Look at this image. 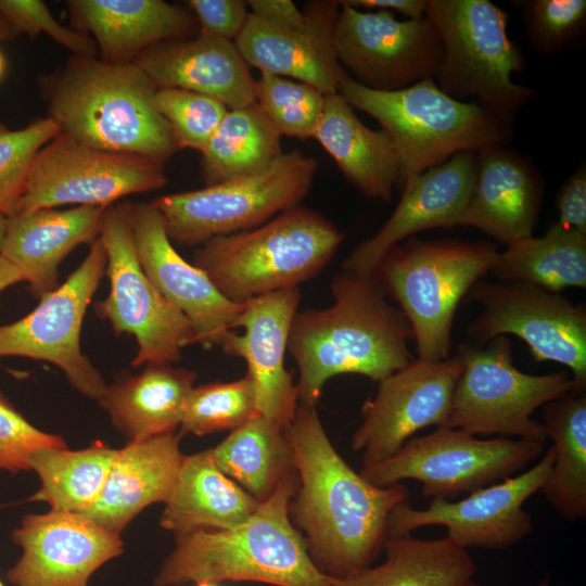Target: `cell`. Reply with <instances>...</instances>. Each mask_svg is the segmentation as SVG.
<instances>
[{
	"instance_id": "46",
	"label": "cell",
	"mask_w": 586,
	"mask_h": 586,
	"mask_svg": "<svg viewBox=\"0 0 586 586\" xmlns=\"http://www.w3.org/2000/svg\"><path fill=\"white\" fill-rule=\"evenodd\" d=\"M555 206L557 224L586 234V167L581 164L560 186Z\"/></svg>"
},
{
	"instance_id": "17",
	"label": "cell",
	"mask_w": 586,
	"mask_h": 586,
	"mask_svg": "<svg viewBox=\"0 0 586 586\" xmlns=\"http://www.w3.org/2000/svg\"><path fill=\"white\" fill-rule=\"evenodd\" d=\"M553 462L551 446L530 469L451 501L434 498L424 509L409 501L391 513L388 536L411 534L429 525L446 527L447 536L469 550H502L520 543L533 528L524 502L540 491Z\"/></svg>"
},
{
	"instance_id": "39",
	"label": "cell",
	"mask_w": 586,
	"mask_h": 586,
	"mask_svg": "<svg viewBox=\"0 0 586 586\" xmlns=\"http://www.w3.org/2000/svg\"><path fill=\"white\" fill-rule=\"evenodd\" d=\"M255 103L280 136L313 138L324 106V95L306 82L260 73L255 79Z\"/></svg>"
},
{
	"instance_id": "37",
	"label": "cell",
	"mask_w": 586,
	"mask_h": 586,
	"mask_svg": "<svg viewBox=\"0 0 586 586\" xmlns=\"http://www.w3.org/2000/svg\"><path fill=\"white\" fill-rule=\"evenodd\" d=\"M280 137L256 103L229 110L201 152L205 186L264 170L283 153Z\"/></svg>"
},
{
	"instance_id": "25",
	"label": "cell",
	"mask_w": 586,
	"mask_h": 586,
	"mask_svg": "<svg viewBox=\"0 0 586 586\" xmlns=\"http://www.w3.org/2000/svg\"><path fill=\"white\" fill-rule=\"evenodd\" d=\"M136 63L158 88H180L225 104L229 110L255 103V78L234 41L199 34L157 43Z\"/></svg>"
},
{
	"instance_id": "33",
	"label": "cell",
	"mask_w": 586,
	"mask_h": 586,
	"mask_svg": "<svg viewBox=\"0 0 586 586\" xmlns=\"http://www.w3.org/2000/svg\"><path fill=\"white\" fill-rule=\"evenodd\" d=\"M546 438L551 440L553 462L540 492L564 520L586 518V394L573 390L544 405Z\"/></svg>"
},
{
	"instance_id": "3",
	"label": "cell",
	"mask_w": 586,
	"mask_h": 586,
	"mask_svg": "<svg viewBox=\"0 0 586 586\" xmlns=\"http://www.w3.org/2000/svg\"><path fill=\"white\" fill-rule=\"evenodd\" d=\"M38 86L60 133L82 144L164 164L178 150L155 105L157 87L136 62L72 55Z\"/></svg>"
},
{
	"instance_id": "13",
	"label": "cell",
	"mask_w": 586,
	"mask_h": 586,
	"mask_svg": "<svg viewBox=\"0 0 586 586\" xmlns=\"http://www.w3.org/2000/svg\"><path fill=\"white\" fill-rule=\"evenodd\" d=\"M166 183L164 163L92 148L59 132L37 153L20 211L107 207L131 194L161 190Z\"/></svg>"
},
{
	"instance_id": "55",
	"label": "cell",
	"mask_w": 586,
	"mask_h": 586,
	"mask_svg": "<svg viewBox=\"0 0 586 586\" xmlns=\"http://www.w3.org/2000/svg\"><path fill=\"white\" fill-rule=\"evenodd\" d=\"M464 586H483V585L477 584V583H475V582H473V581H470V582H468Z\"/></svg>"
},
{
	"instance_id": "31",
	"label": "cell",
	"mask_w": 586,
	"mask_h": 586,
	"mask_svg": "<svg viewBox=\"0 0 586 586\" xmlns=\"http://www.w3.org/2000/svg\"><path fill=\"white\" fill-rule=\"evenodd\" d=\"M195 378L171 364H146L139 374L107 385L98 403L129 442L142 441L176 431Z\"/></svg>"
},
{
	"instance_id": "52",
	"label": "cell",
	"mask_w": 586,
	"mask_h": 586,
	"mask_svg": "<svg viewBox=\"0 0 586 586\" xmlns=\"http://www.w3.org/2000/svg\"><path fill=\"white\" fill-rule=\"evenodd\" d=\"M7 227V216L0 214V240L2 239Z\"/></svg>"
},
{
	"instance_id": "38",
	"label": "cell",
	"mask_w": 586,
	"mask_h": 586,
	"mask_svg": "<svg viewBox=\"0 0 586 586\" xmlns=\"http://www.w3.org/2000/svg\"><path fill=\"white\" fill-rule=\"evenodd\" d=\"M258 413L252 378L193 386L187 398L180 431L198 436L233 431Z\"/></svg>"
},
{
	"instance_id": "43",
	"label": "cell",
	"mask_w": 586,
	"mask_h": 586,
	"mask_svg": "<svg viewBox=\"0 0 586 586\" xmlns=\"http://www.w3.org/2000/svg\"><path fill=\"white\" fill-rule=\"evenodd\" d=\"M0 14L16 35L25 34L36 38L46 34L73 55L98 56L93 39L61 24L41 0H0Z\"/></svg>"
},
{
	"instance_id": "41",
	"label": "cell",
	"mask_w": 586,
	"mask_h": 586,
	"mask_svg": "<svg viewBox=\"0 0 586 586\" xmlns=\"http://www.w3.org/2000/svg\"><path fill=\"white\" fill-rule=\"evenodd\" d=\"M528 42L551 56L579 44L586 29L585 0L518 1Z\"/></svg>"
},
{
	"instance_id": "21",
	"label": "cell",
	"mask_w": 586,
	"mask_h": 586,
	"mask_svg": "<svg viewBox=\"0 0 586 586\" xmlns=\"http://www.w3.org/2000/svg\"><path fill=\"white\" fill-rule=\"evenodd\" d=\"M300 301L298 286L247 300L233 323V329L243 328L244 333L229 331L219 346L226 355L245 360L258 413L282 429L289 426L298 405L284 356Z\"/></svg>"
},
{
	"instance_id": "20",
	"label": "cell",
	"mask_w": 586,
	"mask_h": 586,
	"mask_svg": "<svg viewBox=\"0 0 586 586\" xmlns=\"http://www.w3.org/2000/svg\"><path fill=\"white\" fill-rule=\"evenodd\" d=\"M131 226L139 263L158 292L191 322L195 343L220 346L242 310L226 298L207 275L186 262L167 234L164 218L151 202L132 204Z\"/></svg>"
},
{
	"instance_id": "23",
	"label": "cell",
	"mask_w": 586,
	"mask_h": 586,
	"mask_svg": "<svg viewBox=\"0 0 586 586\" xmlns=\"http://www.w3.org/2000/svg\"><path fill=\"white\" fill-rule=\"evenodd\" d=\"M340 8L335 0L308 1L307 22L297 28L279 27L250 13L234 43L247 65L259 73L306 82L323 94L336 93L346 75L333 42Z\"/></svg>"
},
{
	"instance_id": "12",
	"label": "cell",
	"mask_w": 586,
	"mask_h": 586,
	"mask_svg": "<svg viewBox=\"0 0 586 586\" xmlns=\"http://www.w3.org/2000/svg\"><path fill=\"white\" fill-rule=\"evenodd\" d=\"M131 207L130 201L123 200L104 211L99 239L106 254L110 292L94 310L117 335L135 336L138 352L132 367L173 364L186 346L195 343L193 327L143 271L133 242Z\"/></svg>"
},
{
	"instance_id": "7",
	"label": "cell",
	"mask_w": 586,
	"mask_h": 586,
	"mask_svg": "<svg viewBox=\"0 0 586 586\" xmlns=\"http://www.w3.org/2000/svg\"><path fill=\"white\" fill-rule=\"evenodd\" d=\"M498 255L489 242L413 238L385 254L372 275L408 319L419 359L449 357L456 310Z\"/></svg>"
},
{
	"instance_id": "40",
	"label": "cell",
	"mask_w": 586,
	"mask_h": 586,
	"mask_svg": "<svg viewBox=\"0 0 586 586\" xmlns=\"http://www.w3.org/2000/svg\"><path fill=\"white\" fill-rule=\"evenodd\" d=\"M60 129L49 116L20 129L0 122V214L11 216L21 208L31 164Z\"/></svg>"
},
{
	"instance_id": "42",
	"label": "cell",
	"mask_w": 586,
	"mask_h": 586,
	"mask_svg": "<svg viewBox=\"0 0 586 586\" xmlns=\"http://www.w3.org/2000/svg\"><path fill=\"white\" fill-rule=\"evenodd\" d=\"M155 105L169 125L178 149L200 153L229 111L216 99L180 88H158Z\"/></svg>"
},
{
	"instance_id": "29",
	"label": "cell",
	"mask_w": 586,
	"mask_h": 586,
	"mask_svg": "<svg viewBox=\"0 0 586 586\" xmlns=\"http://www.w3.org/2000/svg\"><path fill=\"white\" fill-rule=\"evenodd\" d=\"M313 138L358 191L371 199H392L400 179V161L393 139L382 128L367 127L337 92L324 95Z\"/></svg>"
},
{
	"instance_id": "8",
	"label": "cell",
	"mask_w": 586,
	"mask_h": 586,
	"mask_svg": "<svg viewBox=\"0 0 586 586\" xmlns=\"http://www.w3.org/2000/svg\"><path fill=\"white\" fill-rule=\"evenodd\" d=\"M425 16L443 46L438 88L513 123L536 90L512 79L525 61L507 34L506 12L488 0H429Z\"/></svg>"
},
{
	"instance_id": "54",
	"label": "cell",
	"mask_w": 586,
	"mask_h": 586,
	"mask_svg": "<svg viewBox=\"0 0 586 586\" xmlns=\"http://www.w3.org/2000/svg\"><path fill=\"white\" fill-rule=\"evenodd\" d=\"M193 586H219V585H218V583L202 581V582L194 583Z\"/></svg>"
},
{
	"instance_id": "50",
	"label": "cell",
	"mask_w": 586,
	"mask_h": 586,
	"mask_svg": "<svg viewBox=\"0 0 586 586\" xmlns=\"http://www.w3.org/2000/svg\"><path fill=\"white\" fill-rule=\"evenodd\" d=\"M16 33L5 21V18L0 14V40H9L16 37Z\"/></svg>"
},
{
	"instance_id": "11",
	"label": "cell",
	"mask_w": 586,
	"mask_h": 586,
	"mask_svg": "<svg viewBox=\"0 0 586 586\" xmlns=\"http://www.w3.org/2000/svg\"><path fill=\"white\" fill-rule=\"evenodd\" d=\"M545 443L523 438H477L460 429L438 426L412 436L393 456L359 473L369 483L386 487L415 480L422 494L453 499L500 482L538 458Z\"/></svg>"
},
{
	"instance_id": "32",
	"label": "cell",
	"mask_w": 586,
	"mask_h": 586,
	"mask_svg": "<svg viewBox=\"0 0 586 586\" xmlns=\"http://www.w3.org/2000/svg\"><path fill=\"white\" fill-rule=\"evenodd\" d=\"M383 549L382 564L335 578V586H464L475 573L469 550L447 535L436 539L392 535Z\"/></svg>"
},
{
	"instance_id": "53",
	"label": "cell",
	"mask_w": 586,
	"mask_h": 586,
	"mask_svg": "<svg viewBox=\"0 0 586 586\" xmlns=\"http://www.w3.org/2000/svg\"><path fill=\"white\" fill-rule=\"evenodd\" d=\"M5 67H7L5 59H4L3 54H2V52L0 51V80L4 76Z\"/></svg>"
},
{
	"instance_id": "48",
	"label": "cell",
	"mask_w": 586,
	"mask_h": 586,
	"mask_svg": "<svg viewBox=\"0 0 586 586\" xmlns=\"http://www.w3.org/2000/svg\"><path fill=\"white\" fill-rule=\"evenodd\" d=\"M344 3L357 8L397 12L407 18H421L425 16L429 0H345Z\"/></svg>"
},
{
	"instance_id": "5",
	"label": "cell",
	"mask_w": 586,
	"mask_h": 586,
	"mask_svg": "<svg viewBox=\"0 0 586 586\" xmlns=\"http://www.w3.org/2000/svg\"><path fill=\"white\" fill-rule=\"evenodd\" d=\"M337 93L353 109L374 118L393 139L400 161V191L455 154L506 145L513 138L512 122L473 101L451 98L432 77L399 90L380 91L346 74Z\"/></svg>"
},
{
	"instance_id": "56",
	"label": "cell",
	"mask_w": 586,
	"mask_h": 586,
	"mask_svg": "<svg viewBox=\"0 0 586 586\" xmlns=\"http://www.w3.org/2000/svg\"><path fill=\"white\" fill-rule=\"evenodd\" d=\"M0 586H4V585L1 583V581H0Z\"/></svg>"
},
{
	"instance_id": "45",
	"label": "cell",
	"mask_w": 586,
	"mask_h": 586,
	"mask_svg": "<svg viewBox=\"0 0 586 586\" xmlns=\"http://www.w3.org/2000/svg\"><path fill=\"white\" fill-rule=\"evenodd\" d=\"M187 7L195 17L202 35L234 41L250 16L243 0H188Z\"/></svg>"
},
{
	"instance_id": "4",
	"label": "cell",
	"mask_w": 586,
	"mask_h": 586,
	"mask_svg": "<svg viewBox=\"0 0 586 586\" xmlns=\"http://www.w3.org/2000/svg\"><path fill=\"white\" fill-rule=\"evenodd\" d=\"M298 485L290 475L242 524L220 531L177 535L154 586L189 582H257L273 586H335L313 562L289 505Z\"/></svg>"
},
{
	"instance_id": "30",
	"label": "cell",
	"mask_w": 586,
	"mask_h": 586,
	"mask_svg": "<svg viewBox=\"0 0 586 586\" xmlns=\"http://www.w3.org/2000/svg\"><path fill=\"white\" fill-rule=\"evenodd\" d=\"M259 505L219 469L212 449H206L184 456L160 525L175 536L229 530L245 522Z\"/></svg>"
},
{
	"instance_id": "16",
	"label": "cell",
	"mask_w": 586,
	"mask_h": 586,
	"mask_svg": "<svg viewBox=\"0 0 586 586\" xmlns=\"http://www.w3.org/2000/svg\"><path fill=\"white\" fill-rule=\"evenodd\" d=\"M339 3L334 51L340 66L356 82L395 91L435 76L443 46L426 16L398 21L392 12Z\"/></svg>"
},
{
	"instance_id": "27",
	"label": "cell",
	"mask_w": 586,
	"mask_h": 586,
	"mask_svg": "<svg viewBox=\"0 0 586 586\" xmlns=\"http://www.w3.org/2000/svg\"><path fill=\"white\" fill-rule=\"evenodd\" d=\"M106 207L20 211L7 217L0 256L11 263L41 298L59 286V267L77 246L99 237Z\"/></svg>"
},
{
	"instance_id": "47",
	"label": "cell",
	"mask_w": 586,
	"mask_h": 586,
	"mask_svg": "<svg viewBox=\"0 0 586 586\" xmlns=\"http://www.w3.org/2000/svg\"><path fill=\"white\" fill-rule=\"evenodd\" d=\"M252 15L279 27L297 28L307 22V13L291 0L246 1Z\"/></svg>"
},
{
	"instance_id": "6",
	"label": "cell",
	"mask_w": 586,
	"mask_h": 586,
	"mask_svg": "<svg viewBox=\"0 0 586 586\" xmlns=\"http://www.w3.org/2000/svg\"><path fill=\"white\" fill-rule=\"evenodd\" d=\"M345 234L320 213L297 205L259 227L200 245L193 265L233 303L296 288L332 260Z\"/></svg>"
},
{
	"instance_id": "9",
	"label": "cell",
	"mask_w": 586,
	"mask_h": 586,
	"mask_svg": "<svg viewBox=\"0 0 586 586\" xmlns=\"http://www.w3.org/2000/svg\"><path fill=\"white\" fill-rule=\"evenodd\" d=\"M317 171L315 157L292 149L259 173L162 195L151 203L162 214L170 241L202 245L213 238L259 227L300 205Z\"/></svg>"
},
{
	"instance_id": "2",
	"label": "cell",
	"mask_w": 586,
	"mask_h": 586,
	"mask_svg": "<svg viewBox=\"0 0 586 586\" xmlns=\"http://www.w3.org/2000/svg\"><path fill=\"white\" fill-rule=\"evenodd\" d=\"M333 303L295 315L288 348L298 368V405L316 407L327 381L360 374L380 382L413 359L404 313L387 301L373 275L347 270L330 284Z\"/></svg>"
},
{
	"instance_id": "10",
	"label": "cell",
	"mask_w": 586,
	"mask_h": 586,
	"mask_svg": "<svg viewBox=\"0 0 586 586\" xmlns=\"http://www.w3.org/2000/svg\"><path fill=\"white\" fill-rule=\"evenodd\" d=\"M486 346L467 343L457 352L463 362L444 426L469 434L546 442L540 422L532 413L540 406L578 388L568 371L530 374L513 365L512 346L505 335Z\"/></svg>"
},
{
	"instance_id": "1",
	"label": "cell",
	"mask_w": 586,
	"mask_h": 586,
	"mask_svg": "<svg viewBox=\"0 0 586 586\" xmlns=\"http://www.w3.org/2000/svg\"><path fill=\"white\" fill-rule=\"evenodd\" d=\"M284 433L298 479L289 514L313 562L334 578L370 566L388 537L391 513L408 501V488L375 486L356 472L332 445L316 407L297 405Z\"/></svg>"
},
{
	"instance_id": "24",
	"label": "cell",
	"mask_w": 586,
	"mask_h": 586,
	"mask_svg": "<svg viewBox=\"0 0 586 586\" xmlns=\"http://www.w3.org/2000/svg\"><path fill=\"white\" fill-rule=\"evenodd\" d=\"M544 195L534 164L506 145L476 153L472 192L460 226L479 229L505 246L533 235Z\"/></svg>"
},
{
	"instance_id": "35",
	"label": "cell",
	"mask_w": 586,
	"mask_h": 586,
	"mask_svg": "<svg viewBox=\"0 0 586 586\" xmlns=\"http://www.w3.org/2000/svg\"><path fill=\"white\" fill-rule=\"evenodd\" d=\"M492 275L499 281L559 293L586 286V234L553 222L542 237L530 235L499 252Z\"/></svg>"
},
{
	"instance_id": "15",
	"label": "cell",
	"mask_w": 586,
	"mask_h": 586,
	"mask_svg": "<svg viewBox=\"0 0 586 586\" xmlns=\"http://www.w3.org/2000/svg\"><path fill=\"white\" fill-rule=\"evenodd\" d=\"M482 311L467 335L480 343L512 334L536 361L566 366L578 388L586 387V310L560 293L519 282L479 281L469 292Z\"/></svg>"
},
{
	"instance_id": "26",
	"label": "cell",
	"mask_w": 586,
	"mask_h": 586,
	"mask_svg": "<svg viewBox=\"0 0 586 586\" xmlns=\"http://www.w3.org/2000/svg\"><path fill=\"white\" fill-rule=\"evenodd\" d=\"M66 7L72 28L90 36L110 64L135 63L146 49L199 28L189 9L164 0H68Z\"/></svg>"
},
{
	"instance_id": "14",
	"label": "cell",
	"mask_w": 586,
	"mask_h": 586,
	"mask_svg": "<svg viewBox=\"0 0 586 586\" xmlns=\"http://www.w3.org/2000/svg\"><path fill=\"white\" fill-rule=\"evenodd\" d=\"M106 254L99 237L79 267L42 296L27 316L0 326V358L25 357L59 367L80 394L99 400L106 388L100 371L80 348L87 308L105 272Z\"/></svg>"
},
{
	"instance_id": "51",
	"label": "cell",
	"mask_w": 586,
	"mask_h": 586,
	"mask_svg": "<svg viewBox=\"0 0 586 586\" xmlns=\"http://www.w3.org/2000/svg\"><path fill=\"white\" fill-rule=\"evenodd\" d=\"M535 586H551V575L546 573Z\"/></svg>"
},
{
	"instance_id": "28",
	"label": "cell",
	"mask_w": 586,
	"mask_h": 586,
	"mask_svg": "<svg viewBox=\"0 0 586 586\" xmlns=\"http://www.w3.org/2000/svg\"><path fill=\"white\" fill-rule=\"evenodd\" d=\"M180 437L170 431L118 449L98 500L82 514L119 534L145 507L165 504L184 458Z\"/></svg>"
},
{
	"instance_id": "22",
	"label": "cell",
	"mask_w": 586,
	"mask_h": 586,
	"mask_svg": "<svg viewBox=\"0 0 586 586\" xmlns=\"http://www.w3.org/2000/svg\"><path fill=\"white\" fill-rule=\"evenodd\" d=\"M475 169L476 153L461 152L417 176L402 189L400 201L383 226L343 260V270L371 276L385 254L412 234L460 226Z\"/></svg>"
},
{
	"instance_id": "19",
	"label": "cell",
	"mask_w": 586,
	"mask_h": 586,
	"mask_svg": "<svg viewBox=\"0 0 586 586\" xmlns=\"http://www.w3.org/2000/svg\"><path fill=\"white\" fill-rule=\"evenodd\" d=\"M12 540L22 549L7 572L13 586H88L99 568L123 552L118 533L76 512L26 514Z\"/></svg>"
},
{
	"instance_id": "49",
	"label": "cell",
	"mask_w": 586,
	"mask_h": 586,
	"mask_svg": "<svg viewBox=\"0 0 586 586\" xmlns=\"http://www.w3.org/2000/svg\"><path fill=\"white\" fill-rule=\"evenodd\" d=\"M23 282L21 272L5 258L0 256V294L8 288Z\"/></svg>"
},
{
	"instance_id": "36",
	"label": "cell",
	"mask_w": 586,
	"mask_h": 586,
	"mask_svg": "<svg viewBox=\"0 0 586 586\" xmlns=\"http://www.w3.org/2000/svg\"><path fill=\"white\" fill-rule=\"evenodd\" d=\"M118 449L98 442L69 450L47 447L34 451L28 460L40 481L29 501L47 502L51 510L84 513L99 498Z\"/></svg>"
},
{
	"instance_id": "18",
	"label": "cell",
	"mask_w": 586,
	"mask_h": 586,
	"mask_svg": "<svg viewBox=\"0 0 586 586\" xmlns=\"http://www.w3.org/2000/svg\"><path fill=\"white\" fill-rule=\"evenodd\" d=\"M462 369L456 352L444 360L417 358L381 380L375 395L362 405L352 438L362 467L390 458L424 428L444 426Z\"/></svg>"
},
{
	"instance_id": "34",
	"label": "cell",
	"mask_w": 586,
	"mask_h": 586,
	"mask_svg": "<svg viewBox=\"0 0 586 586\" xmlns=\"http://www.w3.org/2000/svg\"><path fill=\"white\" fill-rule=\"evenodd\" d=\"M212 451L219 469L258 504L296 473L284 429L259 413L231 431Z\"/></svg>"
},
{
	"instance_id": "44",
	"label": "cell",
	"mask_w": 586,
	"mask_h": 586,
	"mask_svg": "<svg viewBox=\"0 0 586 586\" xmlns=\"http://www.w3.org/2000/svg\"><path fill=\"white\" fill-rule=\"evenodd\" d=\"M47 447L67 446L61 436L34 426L0 391V469L29 470L30 455Z\"/></svg>"
}]
</instances>
